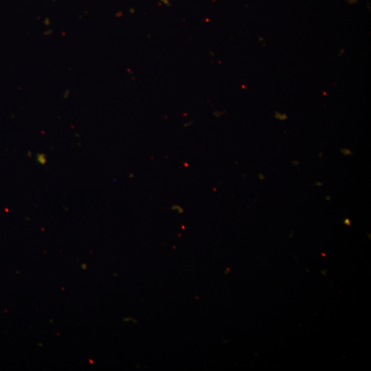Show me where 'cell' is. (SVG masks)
<instances>
[{
	"label": "cell",
	"instance_id": "1",
	"mask_svg": "<svg viewBox=\"0 0 371 371\" xmlns=\"http://www.w3.org/2000/svg\"><path fill=\"white\" fill-rule=\"evenodd\" d=\"M172 209L174 210H179V212H182V208L179 206V205H175L172 207Z\"/></svg>",
	"mask_w": 371,
	"mask_h": 371
}]
</instances>
